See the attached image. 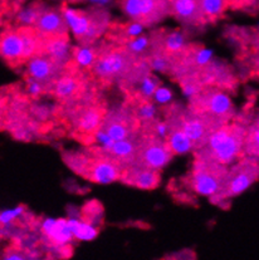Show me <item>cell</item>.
<instances>
[{
  "instance_id": "obj_1",
  "label": "cell",
  "mask_w": 259,
  "mask_h": 260,
  "mask_svg": "<svg viewBox=\"0 0 259 260\" xmlns=\"http://www.w3.org/2000/svg\"><path fill=\"white\" fill-rule=\"evenodd\" d=\"M245 139L247 128L242 124H224L213 132L204 147L197 150L198 156L210 158L223 166L233 165L244 153Z\"/></svg>"
},
{
  "instance_id": "obj_2",
  "label": "cell",
  "mask_w": 259,
  "mask_h": 260,
  "mask_svg": "<svg viewBox=\"0 0 259 260\" xmlns=\"http://www.w3.org/2000/svg\"><path fill=\"white\" fill-rule=\"evenodd\" d=\"M70 30L78 39L81 46H91L106 33L110 25V13L104 7L93 5L88 9L63 7Z\"/></svg>"
},
{
  "instance_id": "obj_3",
  "label": "cell",
  "mask_w": 259,
  "mask_h": 260,
  "mask_svg": "<svg viewBox=\"0 0 259 260\" xmlns=\"http://www.w3.org/2000/svg\"><path fill=\"white\" fill-rule=\"evenodd\" d=\"M226 174V166L220 165L210 158L198 156L190 176V185L199 195L215 198L223 190Z\"/></svg>"
},
{
  "instance_id": "obj_4",
  "label": "cell",
  "mask_w": 259,
  "mask_h": 260,
  "mask_svg": "<svg viewBox=\"0 0 259 260\" xmlns=\"http://www.w3.org/2000/svg\"><path fill=\"white\" fill-rule=\"evenodd\" d=\"M140 57L132 54L127 48L100 53L92 71L102 81L127 79Z\"/></svg>"
},
{
  "instance_id": "obj_5",
  "label": "cell",
  "mask_w": 259,
  "mask_h": 260,
  "mask_svg": "<svg viewBox=\"0 0 259 260\" xmlns=\"http://www.w3.org/2000/svg\"><path fill=\"white\" fill-rule=\"evenodd\" d=\"M190 110L209 116L221 126L228 123L234 113L231 97L215 87L203 88L195 97H192Z\"/></svg>"
},
{
  "instance_id": "obj_6",
  "label": "cell",
  "mask_w": 259,
  "mask_h": 260,
  "mask_svg": "<svg viewBox=\"0 0 259 260\" xmlns=\"http://www.w3.org/2000/svg\"><path fill=\"white\" fill-rule=\"evenodd\" d=\"M121 12L131 22L152 26L171 15L170 0H117Z\"/></svg>"
},
{
  "instance_id": "obj_7",
  "label": "cell",
  "mask_w": 259,
  "mask_h": 260,
  "mask_svg": "<svg viewBox=\"0 0 259 260\" xmlns=\"http://www.w3.org/2000/svg\"><path fill=\"white\" fill-rule=\"evenodd\" d=\"M258 179L259 161L250 156L242 158L231 169H228L223 190L215 198L221 200V199H229L240 195L245 190L249 189Z\"/></svg>"
},
{
  "instance_id": "obj_8",
  "label": "cell",
  "mask_w": 259,
  "mask_h": 260,
  "mask_svg": "<svg viewBox=\"0 0 259 260\" xmlns=\"http://www.w3.org/2000/svg\"><path fill=\"white\" fill-rule=\"evenodd\" d=\"M173 155L174 152L166 140L149 135L140 139L135 164L160 171L170 162Z\"/></svg>"
},
{
  "instance_id": "obj_9",
  "label": "cell",
  "mask_w": 259,
  "mask_h": 260,
  "mask_svg": "<svg viewBox=\"0 0 259 260\" xmlns=\"http://www.w3.org/2000/svg\"><path fill=\"white\" fill-rule=\"evenodd\" d=\"M180 122L184 132L194 143L195 150L204 147L213 132L221 127L215 119L192 110L181 115Z\"/></svg>"
},
{
  "instance_id": "obj_10",
  "label": "cell",
  "mask_w": 259,
  "mask_h": 260,
  "mask_svg": "<svg viewBox=\"0 0 259 260\" xmlns=\"http://www.w3.org/2000/svg\"><path fill=\"white\" fill-rule=\"evenodd\" d=\"M139 122L132 111L130 112L125 108H115L106 113L101 128L113 141H121L136 135Z\"/></svg>"
},
{
  "instance_id": "obj_11",
  "label": "cell",
  "mask_w": 259,
  "mask_h": 260,
  "mask_svg": "<svg viewBox=\"0 0 259 260\" xmlns=\"http://www.w3.org/2000/svg\"><path fill=\"white\" fill-rule=\"evenodd\" d=\"M64 70L66 68L60 67L44 53L34 55L26 62V73L29 78L41 82L48 91H52L55 81Z\"/></svg>"
},
{
  "instance_id": "obj_12",
  "label": "cell",
  "mask_w": 259,
  "mask_h": 260,
  "mask_svg": "<svg viewBox=\"0 0 259 260\" xmlns=\"http://www.w3.org/2000/svg\"><path fill=\"white\" fill-rule=\"evenodd\" d=\"M123 170H125V167L118 161L108 156L107 153H102V155L91 158L86 179L101 185L112 184L117 180H121Z\"/></svg>"
},
{
  "instance_id": "obj_13",
  "label": "cell",
  "mask_w": 259,
  "mask_h": 260,
  "mask_svg": "<svg viewBox=\"0 0 259 260\" xmlns=\"http://www.w3.org/2000/svg\"><path fill=\"white\" fill-rule=\"evenodd\" d=\"M42 37H64L68 36L70 26L66 20L63 7H49L42 13L38 22L34 25Z\"/></svg>"
},
{
  "instance_id": "obj_14",
  "label": "cell",
  "mask_w": 259,
  "mask_h": 260,
  "mask_svg": "<svg viewBox=\"0 0 259 260\" xmlns=\"http://www.w3.org/2000/svg\"><path fill=\"white\" fill-rule=\"evenodd\" d=\"M171 17L189 28L205 25L207 19L202 10L200 0H170Z\"/></svg>"
},
{
  "instance_id": "obj_15",
  "label": "cell",
  "mask_w": 259,
  "mask_h": 260,
  "mask_svg": "<svg viewBox=\"0 0 259 260\" xmlns=\"http://www.w3.org/2000/svg\"><path fill=\"white\" fill-rule=\"evenodd\" d=\"M121 181L125 182L126 185L137 187V189L152 190L160 185L161 175L158 170L134 164L123 170Z\"/></svg>"
},
{
  "instance_id": "obj_16",
  "label": "cell",
  "mask_w": 259,
  "mask_h": 260,
  "mask_svg": "<svg viewBox=\"0 0 259 260\" xmlns=\"http://www.w3.org/2000/svg\"><path fill=\"white\" fill-rule=\"evenodd\" d=\"M0 50L3 59L9 64H20L24 62V43L18 26L8 28L3 31Z\"/></svg>"
},
{
  "instance_id": "obj_17",
  "label": "cell",
  "mask_w": 259,
  "mask_h": 260,
  "mask_svg": "<svg viewBox=\"0 0 259 260\" xmlns=\"http://www.w3.org/2000/svg\"><path fill=\"white\" fill-rule=\"evenodd\" d=\"M42 53L52 58L60 67L66 68L71 59H73V48L71 47L68 36L43 37Z\"/></svg>"
},
{
  "instance_id": "obj_18",
  "label": "cell",
  "mask_w": 259,
  "mask_h": 260,
  "mask_svg": "<svg viewBox=\"0 0 259 260\" xmlns=\"http://www.w3.org/2000/svg\"><path fill=\"white\" fill-rule=\"evenodd\" d=\"M42 233L53 245L58 248L67 246L72 241L73 233L68 225V219H52L47 217L42 222Z\"/></svg>"
},
{
  "instance_id": "obj_19",
  "label": "cell",
  "mask_w": 259,
  "mask_h": 260,
  "mask_svg": "<svg viewBox=\"0 0 259 260\" xmlns=\"http://www.w3.org/2000/svg\"><path fill=\"white\" fill-rule=\"evenodd\" d=\"M157 37L158 42L157 43L152 42V44L160 47L173 60L179 59L186 53V39L181 30H178V29L168 30L165 33H158Z\"/></svg>"
},
{
  "instance_id": "obj_20",
  "label": "cell",
  "mask_w": 259,
  "mask_h": 260,
  "mask_svg": "<svg viewBox=\"0 0 259 260\" xmlns=\"http://www.w3.org/2000/svg\"><path fill=\"white\" fill-rule=\"evenodd\" d=\"M105 116V111L101 107L92 106V107L84 108L77 116V121H76L77 131L86 136L94 135L101 128Z\"/></svg>"
},
{
  "instance_id": "obj_21",
  "label": "cell",
  "mask_w": 259,
  "mask_h": 260,
  "mask_svg": "<svg viewBox=\"0 0 259 260\" xmlns=\"http://www.w3.org/2000/svg\"><path fill=\"white\" fill-rule=\"evenodd\" d=\"M139 142L140 139H137L136 135H134V136L128 137V139L116 141L113 143L112 147H111V150L105 153L115 158L116 161H118L126 169V167L134 165L135 161H136Z\"/></svg>"
},
{
  "instance_id": "obj_22",
  "label": "cell",
  "mask_w": 259,
  "mask_h": 260,
  "mask_svg": "<svg viewBox=\"0 0 259 260\" xmlns=\"http://www.w3.org/2000/svg\"><path fill=\"white\" fill-rule=\"evenodd\" d=\"M180 119L181 115L178 116V121L175 119L174 123H169L170 131H169L168 137H166V142L169 143L174 155H185V153L195 150L194 143L182 129Z\"/></svg>"
},
{
  "instance_id": "obj_23",
  "label": "cell",
  "mask_w": 259,
  "mask_h": 260,
  "mask_svg": "<svg viewBox=\"0 0 259 260\" xmlns=\"http://www.w3.org/2000/svg\"><path fill=\"white\" fill-rule=\"evenodd\" d=\"M81 81L75 73H62L53 86V94L60 101H71L81 92Z\"/></svg>"
},
{
  "instance_id": "obj_24",
  "label": "cell",
  "mask_w": 259,
  "mask_h": 260,
  "mask_svg": "<svg viewBox=\"0 0 259 260\" xmlns=\"http://www.w3.org/2000/svg\"><path fill=\"white\" fill-rule=\"evenodd\" d=\"M46 8L47 4L42 0L25 3L14 14L15 26H34Z\"/></svg>"
},
{
  "instance_id": "obj_25",
  "label": "cell",
  "mask_w": 259,
  "mask_h": 260,
  "mask_svg": "<svg viewBox=\"0 0 259 260\" xmlns=\"http://www.w3.org/2000/svg\"><path fill=\"white\" fill-rule=\"evenodd\" d=\"M68 225L73 233V237L79 241H92L99 235V229L96 225L88 221H84L79 217H70Z\"/></svg>"
},
{
  "instance_id": "obj_26",
  "label": "cell",
  "mask_w": 259,
  "mask_h": 260,
  "mask_svg": "<svg viewBox=\"0 0 259 260\" xmlns=\"http://www.w3.org/2000/svg\"><path fill=\"white\" fill-rule=\"evenodd\" d=\"M100 53L97 48L91 46H79L73 49V60L79 68L93 67L96 60L99 59Z\"/></svg>"
},
{
  "instance_id": "obj_27",
  "label": "cell",
  "mask_w": 259,
  "mask_h": 260,
  "mask_svg": "<svg viewBox=\"0 0 259 260\" xmlns=\"http://www.w3.org/2000/svg\"><path fill=\"white\" fill-rule=\"evenodd\" d=\"M203 14L208 23L215 22L231 7L229 0H200Z\"/></svg>"
},
{
  "instance_id": "obj_28",
  "label": "cell",
  "mask_w": 259,
  "mask_h": 260,
  "mask_svg": "<svg viewBox=\"0 0 259 260\" xmlns=\"http://www.w3.org/2000/svg\"><path fill=\"white\" fill-rule=\"evenodd\" d=\"M137 83H139V87H137V92H139L137 93V98H140V100H150V98H152L156 89L160 87V83H158L157 79L150 73L146 74L144 78L140 79Z\"/></svg>"
},
{
  "instance_id": "obj_29",
  "label": "cell",
  "mask_w": 259,
  "mask_h": 260,
  "mask_svg": "<svg viewBox=\"0 0 259 260\" xmlns=\"http://www.w3.org/2000/svg\"><path fill=\"white\" fill-rule=\"evenodd\" d=\"M139 100L136 108H135L132 112L135 113L137 119L140 122H154L156 117V106L152 102H150V100Z\"/></svg>"
},
{
  "instance_id": "obj_30",
  "label": "cell",
  "mask_w": 259,
  "mask_h": 260,
  "mask_svg": "<svg viewBox=\"0 0 259 260\" xmlns=\"http://www.w3.org/2000/svg\"><path fill=\"white\" fill-rule=\"evenodd\" d=\"M104 217V209L100 205L99 201L92 200L86 204V206L82 210V219L84 221H88L93 225H100V221Z\"/></svg>"
},
{
  "instance_id": "obj_31",
  "label": "cell",
  "mask_w": 259,
  "mask_h": 260,
  "mask_svg": "<svg viewBox=\"0 0 259 260\" xmlns=\"http://www.w3.org/2000/svg\"><path fill=\"white\" fill-rule=\"evenodd\" d=\"M259 147V117L247 128V139H245L244 153H249L254 148Z\"/></svg>"
},
{
  "instance_id": "obj_32",
  "label": "cell",
  "mask_w": 259,
  "mask_h": 260,
  "mask_svg": "<svg viewBox=\"0 0 259 260\" xmlns=\"http://www.w3.org/2000/svg\"><path fill=\"white\" fill-rule=\"evenodd\" d=\"M150 46H151V39L149 37L140 36L137 38L131 39V41L127 42V49L132 53L134 55L139 57L141 53H144L145 50L147 49Z\"/></svg>"
},
{
  "instance_id": "obj_33",
  "label": "cell",
  "mask_w": 259,
  "mask_h": 260,
  "mask_svg": "<svg viewBox=\"0 0 259 260\" xmlns=\"http://www.w3.org/2000/svg\"><path fill=\"white\" fill-rule=\"evenodd\" d=\"M144 28L145 26L142 25L141 23L131 22L126 26H123L122 30L120 31V34L126 39V41L130 42L131 39H135V38H137V37L141 36V33L144 31Z\"/></svg>"
},
{
  "instance_id": "obj_34",
  "label": "cell",
  "mask_w": 259,
  "mask_h": 260,
  "mask_svg": "<svg viewBox=\"0 0 259 260\" xmlns=\"http://www.w3.org/2000/svg\"><path fill=\"white\" fill-rule=\"evenodd\" d=\"M25 209L24 206H17V208H13V209H8V210H3L2 214H0V222L2 225H8L10 222L14 221L15 219L22 216L24 214Z\"/></svg>"
},
{
  "instance_id": "obj_35",
  "label": "cell",
  "mask_w": 259,
  "mask_h": 260,
  "mask_svg": "<svg viewBox=\"0 0 259 260\" xmlns=\"http://www.w3.org/2000/svg\"><path fill=\"white\" fill-rule=\"evenodd\" d=\"M152 98H154L155 102L158 103V105H168V103H170L171 100H173V92L169 88H166V87L160 86L156 89L154 97Z\"/></svg>"
},
{
  "instance_id": "obj_36",
  "label": "cell",
  "mask_w": 259,
  "mask_h": 260,
  "mask_svg": "<svg viewBox=\"0 0 259 260\" xmlns=\"http://www.w3.org/2000/svg\"><path fill=\"white\" fill-rule=\"evenodd\" d=\"M44 89H46V87H44L41 82L36 81V79L33 78H29L28 77V88H26V91H28L29 94L33 95V97H38Z\"/></svg>"
},
{
  "instance_id": "obj_37",
  "label": "cell",
  "mask_w": 259,
  "mask_h": 260,
  "mask_svg": "<svg viewBox=\"0 0 259 260\" xmlns=\"http://www.w3.org/2000/svg\"><path fill=\"white\" fill-rule=\"evenodd\" d=\"M26 3V0H2V5H3V10L7 8L8 12H13L15 13L20 9Z\"/></svg>"
},
{
  "instance_id": "obj_38",
  "label": "cell",
  "mask_w": 259,
  "mask_h": 260,
  "mask_svg": "<svg viewBox=\"0 0 259 260\" xmlns=\"http://www.w3.org/2000/svg\"><path fill=\"white\" fill-rule=\"evenodd\" d=\"M3 260H26V259L22 253H19V251L12 250V251H8V253L5 254Z\"/></svg>"
},
{
  "instance_id": "obj_39",
  "label": "cell",
  "mask_w": 259,
  "mask_h": 260,
  "mask_svg": "<svg viewBox=\"0 0 259 260\" xmlns=\"http://www.w3.org/2000/svg\"><path fill=\"white\" fill-rule=\"evenodd\" d=\"M254 68H255V73L259 76V52H258L257 57H255V60H254Z\"/></svg>"
},
{
  "instance_id": "obj_40",
  "label": "cell",
  "mask_w": 259,
  "mask_h": 260,
  "mask_svg": "<svg viewBox=\"0 0 259 260\" xmlns=\"http://www.w3.org/2000/svg\"><path fill=\"white\" fill-rule=\"evenodd\" d=\"M257 29H258V31H259V25H258V26H257Z\"/></svg>"
},
{
  "instance_id": "obj_41",
  "label": "cell",
  "mask_w": 259,
  "mask_h": 260,
  "mask_svg": "<svg viewBox=\"0 0 259 260\" xmlns=\"http://www.w3.org/2000/svg\"><path fill=\"white\" fill-rule=\"evenodd\" d=\"M84 2H87V0H84Z\"/></svg>"
}]
</instances>
